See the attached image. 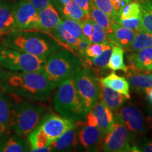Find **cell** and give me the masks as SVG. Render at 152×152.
Instances as JSON below:
<instances>
[{"label":"cell","instance_id":"7c38bea8","mask_svg":"<svg viewBox=\"0 0 152 152\" xmlns=\"http://www.w3.org/2000/svg\"><path fill=\"white\" fill-rule=\"evenodd\" d=\"M128 75L149 73L152 69V47H146L128 56Z\"/></svg>","mask_w":152,"mask_h":152},{"label":"cell","instance_id":"74e56055","mask_svg":"<svg viewBox=\"0 0 152 152\" xmlns=\"http://www.w3.org/2000/svg\"><path fill=\"white\" fill-rule=\"evenodd\" d=\"M137 147L139 151L152 152V140H143L139 143Z\"/></svg>","mask_w":152,"mask_h":152},{"label":"cell","instance_id":"5bb4252c","mask_svg":"<svg viewBox=\"0 0 152 152\" xmlns=\"http://www.w3.org/2000/svg\"><path fill=\"white\" fill-rule=\"evenodd\" d=\"M90 112L96 119L97 123L96 127L105 137L115 123L113 111L106 105L103 101L101 100L93 106Z\"/></svg>","mask_w":152,"mask_h":152},{"label":"cell","instance_id":"4dcf8cb0","mask_svg":"<svg viewBox=\"0 0 152 152\" xmlns=\"http://www.w3.org/2000/svg\"><path fill=\"white\" fill-rule=\"evenodd\" d=\"M61 22L65 29L67 30L68 33H70L72 35L74 36V37L78 38V39H87L83 35L79 22L67 18L61 19Z\"/></svg>","mask_w":152,"mask_h":152},{"label":"cell","instance_id":"c3c4849f","mask_svg":"<svg viewBox=\"0 0 152 152\" xmlns=\"http://www.w3.org/2000/svg\"><path fill=\"white\" fill-rule=\"evenodd\" d=\"M0 39H1V37H0Z\"/></svg>","mask_w":152,"mask_h":152},{"label":"cell","instance_id":"7a4b0ae2","mask_svg":"<svg viewBox=\"0 0 152 152\" xmlns=\"http://www.w3.org/2000/svg\"><path fill=\"white\" fill-rule=\"evenodd\" d=\"M9 95L11 104L10 128L15 134L27 137L41 122L47 108L35 101Z\"/></svg>","mask_w":152,"mask_h":152},{"label":"cell","instance_id":"9a60e30c","mask_svg":"<svg viewBox=\"0 0 152 152\" xmlns=\"http://www.w3.org/2000/svg\"><path fill=\"white\" fill-rule=\"evenodd\" d=\"M137 31L123 27L116 23H111V33L108 34L107 38L110 43L123 49H129L134 41Z\"/></svg>","mask_w":152,"mask_h":152},{"label":"cell","instance_id":"83f0119b","mask_svg":"<svg viewBox=\"0 0 152 152\" xmlns=\"http://www.w3.org/2000/svg\"><path fill=\"white\" fill-rule=\"evenodd\" d=\"M149 47H152V33L143 30H138L137 31L135 38L129 48V50L137 52Z\"/></svg>","mask_w":152,"mask_h":152},{"label":"cell","instance_id":"f35d334b","mask_svg":"<svg viewBox=\"0 0 152 152\" xmlns=\"http://www.w3.org/2000/svg\"><path fill=\"white\" fill-rule=\"evenodd\" d=\"M111 2L114 9V11H115V14H116L115 18H117V17H118L120 13L122 11L123 7H124L128 3H127V1H125V0H111Z\"/></svg>","mask_w":152,"mask_h":152},{"label":"cell","instance_id":"7402d4cb","mask_svg":"<svg viewBox=\"0 0 152 152\" xmlns=\"http://www.w3.org/2000/svg\"><path fill=\"white\" fill-rule=\"evenodd\" d=\"M99 83L101 87L100 99H102L101 100L103 101L106 105L112 111L114 112L117 111L123 106L125 99H127L125 98L124 95L121 94V93L112 90L109 87L104 86L100 82Z\"/></svg>","mask_w":152,"mask_h":152},{"label":"cell","instance_id":"b9f144b4","mask_svg":"<svg viewBox=\"0 0 152 152\" xmlns=\"http://www.w3.org/2000/svg\"><path fill=\"white\" fill-rule=\"evenodd\" d=\"M146 123H147L148 127L152 130V104L148 107Z\"/></svg>","mask_w":152,"mask_h":152},{"label":"cell","instance_id":"ab89813d","mask_svg":"<svg viewBox=\"0 0 152 152\" xmlns=\"http://www.w3.org/2000/svg\"><path fill=\"white\" fill-rule=\"evenodd\" d=\"M36 7L38 11L41 10L47 6L51 4L50 0H29Z\"/></svg>","mask_w":152,"mask_h":152},{"label":"cell","instance_id":"ba28073f","mask_svg":"<svg viewBox=\"0 0 152 152\" xmlns=\"http://www.w3.org/2000/svg\"><path fill=\"white\" fill-rule=\"evenodd\" d=\"M134 135L121 123L115 122L105 136L102 149L108 152L139 151L136 144H132Z\"/></svg>","mask_w":152,"mask_h":152},{"label":"cell","instance_id":"ffe728a7","mask_svg":"<svg viewBox=\"0 0 152 152\" xmlns=\"http://www.w3.org/2000/svg\"><path fill=\"white\" fill-rule=\"evenodd\" d=\"M11 109L10 96L0 89V137L11 130Z\"/></svg>","mask_w":152,"mask_h":152},{"label":"cell","instance_id":"7dc6e473","mask_svg":"<svg viewBox=\"0 0 152 152\" xmlns=\"http://www.w3.org/2000/svg\"><path fill=\"white\" fill-rule=\"evenodd\" d=\"M151 72H152V69H151Z\"/></svg>","mask_w":152,"mask_h":152},{"label":"cell","instance_id":"603a6c76","mask_svg":"<svg viewBox=\"0 0 152 152\" xmlns=\"http://www.w3.org/2000/svg\"><path fill=\"white\" fill-rule=\"evenodd\" d=\"M28 142L30 144V151H38L50 144L51 141L47 134L42 130L39 125L28 134Z\"/></svg>","mask_w":152,"mask_h":152},{"label":"cell","instance_id":"6da1fadb","mask_svg":"<svg viewBox=\"0 0 152 152\" xmlns=\"http://www.w3.org/2000/svg\"><path fill=\"white\" fill-rule=\"evenodd\" d=\"M56 87L43 71L14 72L0 69V89L9 94L42 102L49 98Z\"/></svg>","mask_w":152,"mask_h":152},{"label":"cell","instance_id":"4fadbf2b","mask_svg":"<svg viewBox=\"0 0 152 152\" xmlns=\"http://www.w3.org/2000/svg\"><path fill=\"white\" fill-rule=\"evenodd\" d=\"M104 137L99 129L96 126L85 124L77 132L80 144L87 151H96L99 149L102 138Z\"/></svg>","mask_w":152,"mask_h":152},{"label":"cell","instance_id":"8992f818","mask_svg":"<svg viewBox=\"0 0 152 152\" xmlns=\"http://www.w3.org/2000/svg\"><path fill=\"white\" fill-rule=\"evenodd\" d=\"M46 59L0 45V69L14 72L42 71Z\"/></svg>","mask_w":152,"mask_h":152},{"label":"cell","instance_id":"60d3db41","mask_svg":"<svg viewBox=\"0 0 152 152\" xmlns=\"http://www.w3.org/2000/svg\"><path fill=\"white\" fill-rule=\"evenodd\" d=\"M73 1H75L80 7H81L87 14H90L91 0H73Z\"/></svg>","mask_w":152,"mask_h":152},{"label":"cell","instance_id":"ee69618b","mask_svg":"<svg viewBox=\"0 0 152 152\" xmlns=\"http://www.w3.org/2000/svg\"><path fill=\"white\" fill-rule=\"evenodd\" d=\"M58 1H59V2L62 5H64L66 4L69 2V1H71V0H58Z\"/></svg>","mask_w":152,"mask_h":152},{"label":"cell","instance_id":"1f68e13d","mask_svg":"<svg viewBox=\"0 0 152 152\" xmlns=\"http://www.w3.org/2000/svg\"><path fill=\"white\" fill-rule=\"evenodd\" d=\"M112 52V48L106 49L102 54L94 58H88L86 57V61L90 64L94 66L95 67L101 68H107L108 63H109L110 56Z\"/></svg>","mask_w":152,"mask_h":152},{"label":"cell","instance_id":"7bdbcfd3","mask_svg":"<svg viewBox=\"0 0 152 152\" xmlns=\"http://www.w3.org/2000/svg\"><path fill=\"white\" fill-rule=\"evenodd\" d=\"M144 92H145L148 101L150 102V104H152V87L144 89Z\"/></svg>","mask_w":152,"mask_h":152},{"label":"cell","instance_id":"44dd1931","mask_svg":"<svg viewBox=\"0 0 152 152\" xmlns=\"http://www.w3.org/2000/svg\"><path fill=\"white\" fill-rule=\"evenodd\" d=\"M99 80L104 86L109 87L124 95L127 99H130V83L124 77L118 75L115 73H111L106 77L101 78Z\"/></svg>","mask_w":152,"mask_h":152},{"label":"cell","instance_id":"2e32d148","mask_svg":"<svg viewBox=\"0 0 152 152\" xmlns=\"http://www.w3.org/2000/svg\"><path fill=\"white\" fill-rule=\"evenodd\" d=\"M61 20L52 4L39 11V19L35 30L49 35Z\"/></svg>","mask_w":152,"mask_h":152},{"label":"cell","instance_id":"f6af8a7d","mask_svg":"<svg viewBox=\"0 0 152 152\" xmlns=\"http://www.w3.org/2000/svg\"><path fill=\"white\" fill-rule=\"evenodd\" d=\"M137 1H139V2L142 3V2H143V1H148V0H137Z\"/></svg>","mask_w":152,"mask_h":152},{"label":"cell","instance_id":"ac0fdd59","mask_svg":"<svg viewBox=\"0 0 152 152\" xmlns=\"http://www.w3.org/2000/svg\"><path fill=\"white\" fill-rule=\"evenodd\" d=\"M0 137L1 152H24L30 151V147L28 140L18 134H11Z\"/></svg>","mask_w":152,"mask_h":152},{"label":"cell","instance_id":"277c9868","mask_svg":"<svg viewBox=\"0 0 152 152\" xmlns=\"http://www.w3.org/2000/svg\"><path fill=\"white\" fill-rule=\"evenodd\" d=\"M58 86L53 98L55 111L62 116L75 122L84 121L87 113L76 90L74 77L66 79Z\"/></svg>","mask_w":152,"mask_h":152},{"label":"cell","instance_id":"f1b7e54d","mask_svg":"<svg viewBox=\"0 0 152 152\" xmlns=\"http://www.w3.org/2000/svg\"><path fill=\"white\" fill-rule=\"evenodd\" d=\"M128 82L137 90H142L152 87V75L136 73L128 76Z\"/></svg>","mask_w":152,"mask_h":152},{"label":"cell","instance_id":"bcb514c9","mask_svg":"<svg viewBox=\"0 0 152 152\" xmlns=\"http://www.w3.org/2000/svg\"><path fill=\"white\" fill-rule=\"evenodd\" d=\"M125 1H127V3H129V2H130L131 0H125Z\"/></svg>","mask_w":152,"mask_h":152},{"label":"cell","instance_id":"3957f363","mask_svg":"<svg viewBox=\"0 0 152 152\" xmlns=\"http://www.w3.org/2000/svg\"><path fill=\"white\" fill-rule=\"evenodd\" d=\"M0 45L46 58L56 52L59 47V44L56 41L20 30L4 35L0 41Z\"/></svg>","mask_w":152,"mask_h":152},{"label":"cell","instance_id":"d6a6232c","mask_svg":"<svg viewBox=\"0 0 152 152\" xmlns=\"http://www.w3.org/2000/svg\"><path fill=\"white\" fill-rule=\"evenodd\" d=\"M113 44L90 43L85 49V56L88 58H94L102 54L106 49L112 48Z\"/></svg>","mask_w":152,"mask_h":152},{"label":"cell","instance_id":"8fae6325","mask_svg":"<svg viewBox=\"0 0 152 152\" xmlns=\"http://www.w3.org/2000/svg\"><path fill=\"white\" fill-rule=\"evenodd\" d=\"M75 125V121L55 113L45 115L39 124V128L52 142Z\"/></svg>","mask_w":152,"mask_h":152},{"label":"cell","instance_id":"836d02e7","mask_svg":"<svg viewBox=\"0 0 152 152\" xmlns=\"http://www.w3.org/2000/svg\"><path fill=\"white\" fill-rule=\"evenodd\" d=\"M89 40L90 43H110L108 40L107 33L106 30L102 26L95 23H94V30H93L92 35Z\"/></svg>","mask_w":152,"mask_h":152},{"label":"cell","instance_id":"484cf974","mask_svg":"<svg viewBox=\"0 0 152 152\" xmlns=\"http://www.w3.org/2000/svg\"><path fill=\"white\" fill-rule=\"evenodd\" d=\"M90 18L95 23L99 25L104 30L106 33H111V23L112 20L105 13L96 8L91 0L90 1Z\"/></svg>","mask_w":152,"mask_h":152},{"label":"cell","instance_id":"30bf717a","mask_svg":"<svg viewBox=\"0 0 152 152\" xmlns=\"http://www.w3.org/2000/svg\"><path fill=\"white\" fill-rule=\"evenodd\" d=\"M17 30H35L39 19V11L29 0H20L14 7Z\"/></svg>","mask_w":152,"mask_h":152},{"label":"cell","instance_id":"e575fe53","mask_svg":"<svg viewBox=\"0 0 152 152\" xmlns=\"http://www.w3.org/2000/svg\"><path fill=\"white\" fill-rule=\"evenodd\" d=\"M95 7L107 15L112 21L116 16L115 11L112 5L111 0H92Z\"/></svg>","mask_w":152,"mask_h":152},{"label":"cell","instance_id":"f546056e","mask_svg":"<svg viewBox=\"0 0 152 152\" xmlns=\"http://www.w3.org/2000/svg\"><path fill=\"white\" fill-rule=\"evenodd\" d=\"M142 14V4L138 1L129 2L123 7L122 11L120 13L118 17L115 18L120 19H125L134 18V17L141 16ZM114 19V20H115Z\"/></svg>","mask_w":152,"mask_h":152},{"label":"cell","instance_id":"4316f807","mask_svg":"<svg viewBox=\"0 0 152 152\" xmlns=\"http://www.w3.org/2000/svg\"><path fill=\"white\" fill-rule=\"evenodd\" d=\"M142 4L140 30L152 33V0L143 1Z\"/></svg>","mask_w":152,"mask_h":152},{"label":"cell","instance_id":"52a82bcc","mask_svg":"<svg viewBox=\"0 0 152 152\" xmlns=\"http://www.w3.org/2000/svg\"><path fill=\"white\" fill-rule=\"evenodd\" d=\"M76 90L87 114L100 99L99 81L90 70L82 68L74 77Z\"/></svg>","mask_w":152,"mask_h":152},{"label":"cell","instance_id":"cb8c5ba5","mask_svg":"<svg viewBox=\"0 0 152 152\" xmlns=\"http://www.w3.org/2000/svg\"><path fill=\"white\" fill-rule=\"evenodd\" d=\"M107 68L113 71H123L125 73H127L128 66L124 62V49L113 45Z\"/></svg>","mask_w":152,"mask_h":152},{"label":"cell","instance_id":"e0dca14e","mask_svg":"<svg viewBox=\"0 0 152 152\" xmlns=\"http://www.w3.org/2000/svg\"><path fill=\"white\" fill-rule=\"evenodd\" d=\"M76 128L77 124L73 128L66 130L54 141L51 142L49 145L51 151H63L75 149L79 142Z\"/></svg>","mask_w":152,"mask_h":152},{"label":"cell","instance_id":"8d00e7d4","mask_svg":"<svg viewBox=\"0 0 152 152\" xmlns=\"http://www.w3.org/2000/svg\"><path fill=\"white\" fill-rule=\"evenodd\" d=\"M94 22L93 21L91 18H86L85 20H82L81 22H80V25L83 35L88 40L92 35L93 30H94Z\"/></svg>","mask_w":152,"mask_h":152},{"label":"cell","instance_id":"5b68a950","mask_svg":"<svg viewBox=\"0 0 152 152\" xmlns=\"http://www.w3.org/2000/svg\"><path fill=\"white\" fill-rule=\"evenodd\" d=\"M82 68L80 61L74 52L65 49L51 54L42 71L49 80L58 87L66 79L75 77Z\"/></svg>","mask_w":152,"mask_h":152},{"label":"cell","instance_id":"d4e9b609","mask_svg":"<svg viewBox=\"0 0 152 152\" xmlns=\"http://www.w3.org/2000/svg\"><path fill=\"white\" fill-rule=\"evenodd\" d=\"M61 11L65 18L72 19L79 23L85 19L90 18V14H87L73 0L66 4L62 5Z\"/></svg>","mask_w":152,"mask_h":152},{"label":"cell","instance_id":"9c48e42d","mask_svg":"<svg viewBox=\"0 0 152 152\" xmlns=\"http://www.w3.org/2000/svg\"><path fill=\"white\" fill-rule=\"evenodd\" d=\"M115 121L124 125L133 135H141L146 132L143 114L137 108L127 105L115 111Z\"/></svg>","mask_w":152,"mask_h":152},{"label":"cell","instance_id":"d590c367","mask_svg":"<svg viewBox=\"0 0 152 152\" xmlns=\"http://www.w3.org/2000/svg\"><path fill=\"white\" fill-rule=\"evenodd\" d=\"M140 21H141V16L125 19L116 18L113 20V22L121 25L123 27L128 28L135 31L140 30Z\"/></svg>","mask_w":152,"mask_h":152},{"label":"cell","instance_id":"d6986e66","mask_svg":"<svg viewBox=\"0 0 152 152\" xmlns=\"http://www.w3.org/2000/svg\"><path fill=\"white\" fill-rule=\"evenodd\" d=\"M17 30L15 23L14 7L8 3H0V37Z\"/></svg>","mask_w":152,"mask_h":152}]
</instances>
